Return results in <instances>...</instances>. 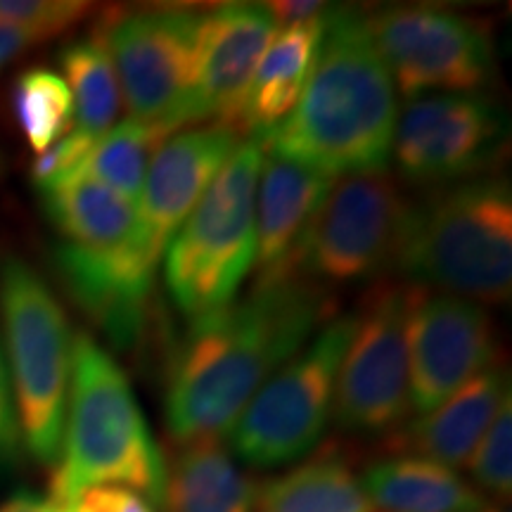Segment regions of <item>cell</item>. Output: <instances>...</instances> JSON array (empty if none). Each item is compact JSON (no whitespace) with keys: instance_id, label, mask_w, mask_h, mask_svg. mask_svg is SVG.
<instances>
[{"instance_id":"obj_33","label":"cell","mask_w":512,"mask_h":512,"mask_svg":"<svg viewBox=\"0 0 512 512\" xmlns=\"http://www.w3.org/2000/svg\"><path fill=\"white\" fill-rule=\"evenodd\" d=\"M0 512H55V508L50 505V501H43V498L17 494L0 503Z\"/></svg>"},{"instance_id":"obj_20","label":"cell","mask_w":512,"mask_h":512,"mask_svg":"<svg viewBox=\"0 0 512 512\" xmlns=\"http://www.w3.org/2000/svg\"><path fill=\"white\" fill-rule=\"evenodd\" d=\"M377 512H482L486 501L451 467L418 456L382 458L358 479Z\"/></svg>"},{"instance_id":"obj_16","label":"cell","mask_w":512,"mask_h":512,"mask_svg":"<svg viewBox=\"0 0 512 512\" xmlns=\"http://www.w3.org/2000/svg\"><path fill=\"white\" fill-rule=\"evenodd\" d=\"M55 264L86 316L121 349L133 347L145 330L147 304L155 290L152 264L131 238L117 247H57Z\"/></svg>"},{"instance_id":"obj_22","label":"cell","mask_w":512,"mask_h":512,"mask_svg":"<svg viewBox=\"0 0 512 512\" xmlns=\"http://www.w3.org/2000/svg\"><path fill=\"white\" fill-rule=\"evenodd\" d=\"M41 195L48 219L69 245L117 247L136 230V207L88 176H64Z\"/></svg>"},{"instance_id":"obj_6","label":"cell","mask_w":512,"mask_h":512,"mask_svg":"<svg viewBox=\"0 0 512 512\" xmlns=\"http://www.w3.org/2000/svg\"><path fill=\"white\" fill-rule=\"evenodd\" d=\"M0 311L19 430L31 456L55 465L72 380L74 337L69 320L46 280L17 256L0 264Z\"/></svg>"},{"instance_id":"obj_5","label":"cell","mask_w":512,"mask_h":512,"mask_svg":"<svg viewBox=\"0 0 512 512\" xmlns=\"http://www.w3.org/2000/svg\"><path fill=\"white\" fill-rule=\"evenodd\" d=\"M261 162L264 150L242 140L166 247V292L188 320L233 304L254 268Z\"/></svg>"},{"instance_id":"obj_8","label":"cell","mask_w":512,"mask_h":512,"mask_svg":"<svg viewBox=\"0 0 512 512\" xmlns=\"http://www.w3.org/2000/svg\"><path fill=\"white\" fill-rule=\"evenodd\" d=\"M358 313L335 316L252 396L228 432L230 448L252 467H283L311 453L325 434L337 373Z\"/></svg>"},{"instance_id":"obj_14","label":"cell","mask_w":512,"mask_h":512,"mask_svg":"<svg viewBox=\"0 0 512 512\" xmlns=\"http://www.w3.org/2000/svg\"><path fill=\"white\" fill-rule=\"evenodd\" d=\"M238 145V133L223 126L190 128L159 145L140 190L131 235L152 264L159 266L171 238Z\"/></svg>"},{"instance_id":"obj_28","label":"cell","mask_w":512,"mask_h":512,"mask_svg":"<svg viewBox=\"0 0 512 512\" xmlns=\"http://www.w3.org/2000/svg\"><path fill=\"white\" fill-rule=\"evenodd\" d=\"M91 10L93 5L81 0H0V24L24 31L38 43L79 24Z\"/></svg>"},{"instance_id":"obj_7","label":"cell","mask_w":512,"mask_h":512,"mask_svg":"<svg viewBox=\"0 0 512 512\" xmlns=\"http://www.w3.org/2000/svg\"><path fill=\"white\" fill-rule=\"evenodd\" d=\"M415 204L389 171L342 176L313 216L292 275L318 285H354L399 271Z\"/></svg>"},{"instance_id":"obj_29","label":"cell","mask_w":512,"mask_h":512,"mask_svg":"<svg viewBox=\"0 0 512 512\" xmlns=\"http://www.w3.org/2000/svg\"><path fill=\"white\" fill-rule=\"evenodd\" d=\"M76 503L88 512H155L143 496L124 486H93Z\"/></svg>"},{"instance_id":"obj_2","label":"cell","mask_w":512,"mask_h":512,"mask_svg":"<svg viewBox=\"0 0 512 512\" xmlns=\"http://www.w3.org/2000/svg\"><path fill=\"white\" fill-rule=\"evenodd\" d=\"M396 117V86L363 12L328 8L297 105L256 145L330 178L387 171Z\"/></svg>"},{"instance_id":"obj_9","label":"cell","mask_w":512,"mask_h":512,"mask_svg":"<svg viewBox=\"0 0 512 512\" xmlns=\"http://www.w3.org/2000/svg\"><path fill=\"white\" fill-rule=\"evenodd\" d=\"M202 10H107L93 36L110 57L128 119L164 128L195 124V41Z\"/></svg>"},{"instance_id":"obj_27","label":"cell","mask_w":512,"mask_h":512,"mask_svg":"<svg viewBox=\"0 0 512 512\" xmlns=\"http://www.w3.org/2000/svg\"><path fill=\"white\" fill-rule=\"evenodd\" d=\"M475 482L496 498L508 501L512 491V403L503 401L501 411L467 460Z\"/></svg>"},{"instance_id":"obj_12","label":"cell","mask_w":512,"mask_h":512,"mask_svg":"<svg viewBox=\"0 0 512 512\" xmlns=\"http://www.w3.org/2000/svg\"><path fill=\"white\" fill-rule=\"evenodd\" d=\"M508 121L484 93H432L396 117L392 155L411 183L477 178L501 155Z\"/></svg>"},{"instance_id":"obj_11","label":"cell","mask_w":512,"mask_h":512,"mask_svg":"<svg viewBox=\"0 0 512 512\" xmlns=\"http://www.w3.org/2000/svg\"><path fill=\"white\" fill-rule=\"evenodd\" d=\"M418 292V285H382L356 311L332 401L339 430L389 434L411 413L406 330Z\"/></svg>"},{"instance_id":"obj_3","label":"cell","mask_w":512,"mask_h":512,"mask_svg":"<svg viewBox=\"0 0 512 512\" xmlns=\"http://www.w3.org/2000/svg\"><path fill=\"white\" fill-rule=\"evenodd\" d=\"M60 458L48 498L55 508H72L93 486H124L164 508L162 448L124 370L86 332H79L72 344Z\"/></svg>"},{"instance_id":"obj_30","label":"cell","mask_w":512,"mask_h":512,"mask_svg":"<svg viewBox=\"0 0 512 512\" xmlns=\"http://www.w3.org/2000/svg\"><path fill=\"white\" fill-rule=\"evenodd\" d=\"M19 439V420L15 408V394H12L10 370L5 363L3 349H0V458L15 453Z\"/></svg>"},{"instance_id":"obj_32","label":"cell","mask_w":512,"mask_h":512,"mask_svg":"<svg viewBox=\"0 0 512 512\" xmlns=\"http://www.w3.org/2000/svg\"><path fill=\"white\" fill-rule=\"evenodd\" d=\"M34 38L24 31L12 29L8 24H0V69L10 60H15L19 53H24L29 46H34Z\"/></svg>"},{"instance_id":"obj_25","label":"cell","mask_w":512,"mask_h":512,"mask_svg":"<svg viewBox=\"0 0 512 512\" xmlns=\"http://www.w3.org/2000/svg\"><path fill=\"white\" fill-rule=\"evenodd\" d=\"M166 138L164 128L124 119L86 152L74 174L93 178L136 207L152 157Z\"/></svg>"},{"instance_id":"obj_24","label":"cell","mask_w":512,"mask_h":512,"mask_svg":"<svg viewBox=\"0 0 512 512\" xmlns=\"http://www.w3.org/2000/svg\"><path fill=\"white\" fill-rule=\"evenodd\" d=\"M62 72L74 100V124L67 136L93 147L117 124L121 93L112 62L98 38L69 43L60 53Z\"/></svg>"},{"instance_id":"obj_19","label":"cell","mask_w":512,"mask_h":512,"mask_svg":"<svg viewBox=\"0 0 512 512\" xmlns=\"http://www.w3.org/2000/svg\"><path fill=\"white\" fill-rule=\"evenodd\" d=\"M325 12L309 22L285 24L275 31L249 86L238 136L245 133L247 140L259 143L294 110L311 74Z\"/></svg>"},{"instance_id":"obj_15","label":"cell","mask_w":512,"mask_h":512,"mask_svg":"<svg viewBox=\"0 0 512 512\" xmlns=\"http://www.w3.org/2000/svg\"><path fill=\"white\" fill-rule=\"evenodd\" d=\"M278 22L264 3H223L202 10L195 41L197 121L238 133L249 86Z\"/></svg>"},{"instance_id":"obj_18","label":"cell","mask_w":512,"mask_h":512,"mask_svg":"<svg viewBox=\"0 0 512 512\" xmlns=\"http://www.w3.org/2000/svg\"><path fill=\"white\" fill-rule=\"evenodd\" d=\"M508 396V373L491 366L434 411L420 415V420H415L394 439V448L434 460L451 470L467 465L479 439L489 430Z\"/></svg>"},{"instance_id":"obj_4","label":"cell","mask_w":512,"mask_h":512,"mask_svg":"<svg viewBox=\"0 0 512 512\" xmlns=\"http://www.w3.org/2000/svg\"><path fill=\"white\" fill-rule=\"evenodd\" d=\"M399 273L475 304L512 292V190L505 178H470L415 204Z\"/></svg>"},{"instance_id":"obj_1","label":"cell","mask_w":512,"mask_h":512,"mask_svg":"<svg viewBox=\"0 0 512 512\" xmlns=\"http://www.w3.org/2000/svg\"><path fill=\"white\" fill-rule=\"evenodd\" d=\"M330 311L328 287L292 275L190 320L164 373L171 439L183 446L228 437L252 396L328 323Z\"/></svg>"},{"instance_id":"obj_17","label":"cell","mask_w":512,"mask_h":512,"mask_svg":"<svg viewBox=\"0 0 512 512\" xmlns=\"http://www.w3.org/2000/svg\"><path fill=\"white\" fill-rule=\"evenodd\" d=\"M335 178L292 159L264 155L256 197V285L292 278V259Z\"/></svg>"},{"instance_id":"obj_23","label":"cell","mask_w":512,"mask_h":512,"mask_svg":"<svg viewBox=\"0 0 512 512\" xmlns=\"http://www.w3.org/2000/svg\"><path fill=\"white\" fill-rule=\"evenodd\" d=\"M254 512H377L349 463L323 451L256 489Z\"/></svg>"},{"instance_id":"obj_26","label":"cell","mask_w":512,"mask_h":512,"mask_svg":"<svg viewBox=\"0 0 512 512\" xmlns=\"http://www.w3.org/2000/svg\"><path fill=\"white\" fill-rule=\"evenodd\" d=\"M12 112L38 157L67 136L74 124V100L67 81L50 69L34 67L17 76Z\"/></svg>"},{"instance_id":"obj_13","label":"cell","mask_w":512,"mask_h":512,"mask_svg":"<svg viewBox=\"0 0 512 512\" xmlns=\"http://www.w3.org/2000/svg\"><path fill=\"white\" fill-rule=\"evenodd\" d=\"M411 411L425 415L494 366V320L482 304L420 287L406 330Z\"/></svg>"},{"instance_id":"obj_10","label":"cell","mask_w":512,"mask_h":512,"mask_svg":"<svg viewBox=\"0 0 512 512\" xmlns=\"http://www.w3.org/2000/svg\"><path fill=\"white\" fill-rule=\"evenodd\" d=\"M368 36L403 98L475 93L496 72L494 43L479 19L437 5H394L363 15Z\"/></svg>"},{"instance_id":"obj_21","label":"cell","mask_w":512,"mask_h":512,"mask_svg":"<svg viewBox=\"0 0 512 512\" xmlns=\"http://www.w3.org/2000/svg\"><path fill=\"white\" fill-rule=\"evenodd\" d=\"M256 484L216 439L183 444L166 465L169 512H254Z\"/></svg>"},{"instance_id":"obj_31","label":"cell","mask_w":512,"mask_h":512,"mask_svg":"<svg viewBox=\"0 0 512 512\" xmlns=\"http://www.w3.org/2000/svg\"><path fill=\"white\" fill-rule=\"evenodd\" d=\"M268 10L275 17V22L285 24H297V22H309L316 19L328 10L325 3H268Z\"/></svg>"}]
</instances>
